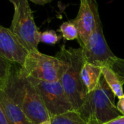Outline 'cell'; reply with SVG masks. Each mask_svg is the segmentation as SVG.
<instances>
[{
	"label": "cell",
	"instance_id": "obj_14",
	"mask_svg": "<svg viewBox=\"0 0 124 124\" xmlns=\"http://www.w3.org/2000/svg\"><path fill=\"white\" fill-rule=\"evenodd\" d=\"M13 64L10 61L0 56V91H5L8 85Z\"/></svg>",
	"mask_w": 124,
	"mask_h": 124
},
{
	"label": "cell",
	"instance_id": "obj_9",
	"mask_svg": "<svg viewBox=\"0 0 124 124\" xmlns=\"http://www.w3.org/2000/svg\"><path fill=\"white\" fill-rule=\"evenodd\" d=\"M28 54L29 51L21 44L10 29L0 25V56L21 67Z\"/></svg>",
	"mask_w": 124,
	"mask_h": 124
},
{
	"label": "cell",
	"instance_id": "obj_7",
	"mask_svg": "<svg viewBox=\"0 0 124 124\" xmlns=\"http://www.w3.org/2000/svg\"><path fill=\"white\" fill-rule=\"evenodd\" d=\"M28 79L39 93L50 117L75 110L59 80L48 82Z\"/></svg>",
	"mask_w": 124,
	"mask_h": 124
},
{
	"label": "cell",
	"instance_id": "obj_6",
	"mask_svg": "<svg viewBox=\"0 0 124 124\" xmlns=\"http://www.w3.org/2000/svg\"><path fill=\"white\" fill-rule=\"evenodd\" d=\"M60 62L55 56L42 53L38 50L29 52L19 70L21 76L42 81L59 80Z\"/></svg>",
	"mask_w": 124,
	"mask_h": 124
},
{
	"label": "cell",
	"instance_id": "obj_13",
	"mask_svg": "<svg viewBox=\"0 0 124 124\" xmlns=\"http://www.w3.org/2000/svg\"><path fill=\"white\" fill-rule=\"evenodd\" d=\"M102 77L104 78L107 84L114 93L115 96L118 99L121 98L124 96L123 84L120 83V80L117 77V75L109 68L107 67H101Z\"/></svg>",
	"mask_w": 124,
	"mask_h": 124
},
{
	"label": "cell",
	"instance_id": "obj_19",
	"mask_svg": "<svg viewBox=\"0 0 124 124\" xmlns=\"http://www.w3.org/2000/svg\"><path fill=\"white\" fill-rule=\"evenodd\" d=\"M0 124H8V120L6 118L5 114L2 107L1 104H0Z\"/></svg>",
	"mask_w": 124,
	"mask_h": 124
},
{
	"label": "cell",
	"instance_id": "obj_2",
	"mask_svg": "<svg viewBox=\"0 0 124 124\" xmlns=\"http://www.w3.org/2000/svg\"><path fill=\"white\" fill-rule=\"evenodd\" d=\"M5 91L23 111L32 124L50 121V116L34 85L21 76L19 70L13 71Z\"/></svg>",
	"mask_w": 124,
	"mask_h": 124
},
{
	"label": "cell",
	"instance_id": "obj_15",
	"mask_svg": "<svg viewBox=\"0 0 124 124\" xmlns=\"http://www.w3.org/2000/svg\"><path fill=\"white\" fill-rule=\"evenodd\" d=\"M58 31L61 33L62 37L65 40L71 41L74 39L78 40V30L72 20L64 22L60 26Z\"/></svg>",
	"mask_w": 124,
	"mask_h": 124
},
{
	"label": "cell",
	"instance_id": "obj_10",
	"mask_svg": "<svg viewBox=\"0 0 124 124\" xmlns=\"http://www.w3.org/2000/svg\"><path fill=\"white\" fill-rule=\"evenodd\" d=\"M0 104L4 110L8 124H32L23 111L5 91H0Z\"/></svg>",
	"mask_w": 124,
	"mask_h": 124
},
{
	"label": "cell",
	"instance_id": "obj_18",
	"mask_svg": "<svg viewBox=\"0 0 124 124\" xmlns=\"http://www.w3.org/2000/svg\"><path fill=\"white\" fill-rule=\"evenodd\" d=\"M104 124H124V115H120Z\"/></svg>",
	"mask_w": 124,
	"mask_h": 124
},
{
	"label": "cell",
	"instance_id": "obj_5",
	"mask_svg": "<svg viewBox=\"0 0 124 124\" xmlns=\"http://www.w3.org/2000/svg\"><path fill=\"white\" fill-rule=\"evenodd\" d=\"M14 7L10 30L29 51L38 50L41 32L37 26L28 0H9Z\"/></svg>",
	"mask_w": 124,
	"mask_h": 124
},
{
	"label": "cell",
	"instance_id": "obj_16",
	"mask_svg": "<svg viewBox=\"0 0 124 124\" xmlns=\"http://www.w3.org/2000/svg\"><path fill=\"white\" fill-rule=\"evenodd\" d=\"M62 36H58L54 30H47L41 32L39 37V42L47 45L57 44Z\"/></svg>",
	"mask_w": 124,
	"mask_h": 124
},
{
	"label": "cell",
	"instance_id": "obj_17",
	"mask_svg": "<svg viewBox=\"0 0 124 124\" xmlns=\"http://www.w3.org/2000/svg\"><path fill=\"white\" fill-rule=\"evenodd\" d=\"M118 99L119 100L117 101L116 107H117V110L119 111V112L122 115H124V96H122L121 98Z\"/></svg>",
	"mask_w": 124,
	"mask_h": 124
},
{
	"label": "cell",
	"instance_id": "obj_21",
	"mask_svg": "<svg viewBox=\"0 0 124 124\" xmlns=\"http://www.w3.org/2000/svg\"><path fill=\"white\" fill-rule=\"evenodd\" d=\"M39 124H50V121H47V122H43L42 123H39Z\"/></svg>",
	"mask_w": 124,
	"mask_h": 124
},
{
	"label": "cell",
	"instance_id": "obj_1",
	"mask_svg": "<svg viewBox=\"0 0 124 124\" xmlns=\"http://www.w3.org/2000/svg\"><path fill=\"white\" fill-rule=\"evenodd\" d=\"M60 62L59 81L75 110H78L88 95L81 78V70L85 61L82 47L62 45L55 55Z\"/></svg>",
	"mask_w": 124,
	"mask_h": 124
},
{
	"label": "cell",
	"instance_id": "obj_3",
	"mask_svg": "<svg viewBox=\"0 0 124 124\" xmlns=\"http://www.w3.org/2000/svg\"><path fill=\"white\" fill-rule=\"evenodd\" d=\"M95 16V29L83 48L85 61L99 67L110 69L124 85V58H119L112 53L104 36L99 13Z\"/></svg>",
	"mask_w": 124,
	"mask_h": 124
},
{
	"label": "cell",
	"instance_id": "obj_12",
	"mask_svg": "<svg viewBox=\"0 0 124 124\" xmlns=\"http://www.w3.org/2000/svg\"><path fill=\"white\" fill-rule=\"evenodd\" d=\"M50 124H88L78 110L67 112L50 117Z\"/></svg>",
	"mask_w": 124,
	"mask_h": 124
},
{
	"label": "cell",
	"instance_id": "obj_11",
	"mask_svg": "<svg viewBox=\"0 0 124 124\" xmlns=\"http://www.w3.org/2000/svg\"><path fill=\"white\" fill-rule=\"evenodd\" d=\"M101 77V67L85 61L81 70V78L88 93L93 91L97 88Z\"/></svg>",
	"mask_w": 124,
	"mask_h": 124
},
{
	"label": "cell",
	"instance_id": "obj_8",
	"mask_svg": "<svg viewBox=\"0 0 124 124\" xmlns=\"http://www.w3.org/2000/svg\"><path fill=\"white\" fill-rule=\"evenodd\" d=\"M99 13L96 0H80L78 15L72 21L78 30V43L83 48L96 27V15Z\"/></svg>",
	"mask_w": 124,
	"mask_h": 124
},
{
	"label": "cell",
	"instance_id": "obj_4",
	"mask_svg": "<svg viewBox=\"0 0 124 124\" xmlns=\"http://www.w3.org/2000/svg\"><path fill=\"white\" fill-rule=\"evenodd\" d=\"M115 96L101 77L97 88L88 93L78 110L88 124H104L122 115L115 104Z\"/></svg>",
	"mask_w": 124,
	"mask_h": 124
},
{
	"label": "cell",
	"instance_id": "obj_20",
	"mask_svg": "<svg viewBox=\"0 0 124 124\" xmlns=\"http://www.w3.org/2000/svg\"><path fill=\"white\" fill-rule=\"evenodd\" d=\"M29 2H33L35 5H45L46 4H49L53 0H28Z\"/></svg>",
	"mask_w": 124,
	"mask_h": 124
}]
</instances>
